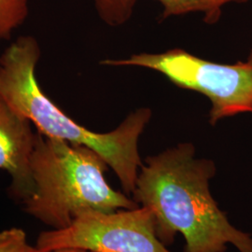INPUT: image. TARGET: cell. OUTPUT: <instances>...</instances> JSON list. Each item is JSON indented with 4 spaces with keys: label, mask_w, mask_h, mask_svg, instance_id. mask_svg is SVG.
<instances>
[{
    "label": "cell",
    "mask_w": 252,
    "mask_h": 252,
    "mask_svg": "<svg viewBox=\"0 0 252 252\" xmlns=\"http://www.w3.org/2000/svg\"><path fill=\"white\" fill-rule=\"evenodd\" d=\"M215 163L195 158V147L182 143L149 156L141 165L133 194L151 208L156 234L165 246L178 233L186 252H225L232 244L239 252H252V237L230 223L209 189Z\"/></svg>",
    "instance_id": "1"
},
{
    "label": "cell",
    "mask_w": 252,
    "mask_h": 252,
    "mask_svg": "<svg viewBox=\"0 0 252 252\" xmlns=\"http://www.w3.org/2000/svg\"><path fill=\"white\" fill-rule=\"evenodd\" d=\"M40 47L34 36H19L0 55V97L37 132L99 154L117 175L126 193H133L143 164L138 153L139 136L152 119V109L138 108L113 131L96 133L66 115L45 92L36 78Z\"/></svg>",
    "instance_id": "2"
},
{
    "label": "cell",
    "mask_w": 252,
    "mask_h": 252,
    "mask_svg": "<svg viewBox=\"0 0 252 252\" xmlns=\"http://www.w3.org/2000/svg\"><path fill=\"white\" fill-rule=\"evenodd\" d=\"M30 165L35 189L22 203L24 210L53 230L66 228L86 210L140 207L109 186L108 163L85 146L36 132Z\"/></svg>",
    "instance_id": "3"
},
{
    "label": "cell",
    "mask_w": 252,
    "mask_h": 252,
    "mask_svg": "<svg viewBox=\"0 0 252 252\" xmlns=\"http://www.w3.org/2000/svg\"><path fill=\"white\" fill-rule=\"evenodd\" d=\"M111 66H140L162 73L180 88L195 91L211 102L209 123L215 126L223 118L252 112V65L213 63L182 49L162 54H140L128 59L101 62Z\"/></svg>",
    "instance_id": "4"
},
{
    "label": "cell",
    "mask_w": 252,
    "mask_h": 252,
    "mask_svg": "<svg viewBox=\"0 0 252 252\" xmlns=\"http://www.w3.org/2000/svg\"><path fill=\"white\" fill-rule=\"evenodd\" d=\"M36 248L40 251L81 249L93 252H171L156 234L151 208L81 212L66 228L42 232Z\"/></svg>",
    "instance_id": "5"
},
{
    "label": "cell",
    "mask_w": 252,
    "mask_h": 252,
    "mask_svg": "<svg viewBox=\"0 0 252 252\" xmlns=\"http://www.w3.org/2000/svg\"><path fill=\"white\" fill-rule=\"evenodd\" d=\"M36 135L32 123L0 97V170L8 172L9 193L21 203L35 189L30 162Z\"/></svg>",
    "instance_id": "6"
},
{
    "label": "cell",
    "mask_w": 252,
    "mask_h": 252,
    "mask_svg": "<svg viewBox=\"0 0 252 252\" xmlns=\"http://www.w3.org/2000/svg\"><path fill=\"white\" fill-rule=\"evenodd\" d=\"M100 19L109 27H121L127 23L137 0H90ZM162 6V19L201 13L208 25L220 19L222 8L231 3L243 4L249 0H157Z\"/></svg>",
    "instance_id": "7"
},
{
    "label": "cell",
    "mask_w": 252,
    "mask_h": 252,
    "mask_svg": "<svg viewBox=\"0 0 252 252\" xmlns=\"http://www.w3.org/2000/svg\"><path fill=\"white\" fill-rule=\"evenodd\" d=\"M29 0H0V41L10 40L27 20Z\"/></svg>",
    "instance_id": "8"
},
{
    "label": "cell",
    "mask_w": 252,
    "mask_h": 252,
    "mask_svg": "<svg viewBox=\"0 0 252 252\" xmlns=\"http://www.w3.org/2000/svg\"><path fill=\"white\" fill-rule=\"evenodd\" d=\"M31 249L24 230L11 228L0 232V252H29Z\"/></svg>",
    "instance_id": "9"
},
{
    "label": "cell",
    "mask_w": 252,
    "mask_h": 252,
    "mask_svg": "<svg viewBox=\"0 0 252 252\" xmlns=\"http://www.w3.org/2000/svg\"><path fill=\"white\" fill-rule=\"evenodd\" d=\"M29 252H93L81 249H61V250H54V251H40L37 250L36 247H32Z\"/></svg>",
    "instance_id": "10"
},
{
    "label": "cell",
    "mask_w": 252,
    "mask_h": 252,
    "mask_svg": "<svg viewBox=\"0 0 252 252\" xmlns=\"http://www.w3.org/2000/svg\"><path fill=\"white\" fill-rule=\"evenodd\" d=\"M247 62H249V63H251L252 65V51L251 52V54L249 55V57H248V60H247Z\"/></svg>",
    "instance_id": "11"
}]
</instances>
